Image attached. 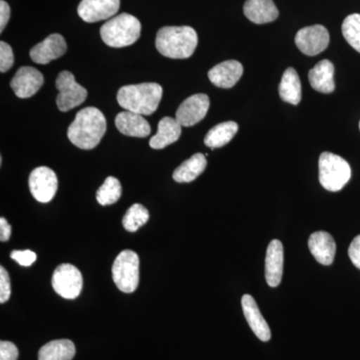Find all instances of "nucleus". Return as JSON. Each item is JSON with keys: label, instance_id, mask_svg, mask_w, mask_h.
Here are the masks:
<instances>
[{"label": "nucleus", "instance_id": "obj_1", "mask_svg": "<svg viewBox=\"0 0 360 360\" xmlns=\"http://www.w3.org/2000/svg\"><path fill=\"white\" fill-rule=\"evenodd\" d=\"M105 116L96 108L78 111L68 130V137L73 146L80 149H94L98 146L106 132Z\"/></svg>", "mask_w": 360, "mask_h": 360}, {"label": "nucleus", "instance_id": "obj_2", "mask_svg": "<svg viewBox=\"0 0 360 360\" xmlns=\"http://www.w3.org/2000/svg\"><path fill=\"white\" fill-rule=\"evenodd\" d=\"M198 44V33L191 26H165L156 34V49L165 58H191Z\"/></svg>", "mask_w": 360, "mask_h": 360}, {"label": "nucleus", "instance_id": "obj_3", "mask_svg": "<svg viewBox=\"0 0 360 360\" xmlns=\"http://www.w3.org/2000/svg\"><path fill=\"white\" fill-rule=\"evenodd\" d=\"M162 94V87L153 82L125 85L118 90L117 101L125 110L150 115L158 110Z\"/></svg>", "mask_w": 360, "mask_h": 360}, {"label": "nucleus", "instance_id": "obj_4", "mask_svg": "<svg viewBox=\"0 0 360 360\" xmlns=\"http://www.w3.org/2000/svg\"><path fill=\"white\" fill-rule=\"evenodd\" d=\"M141 21L129 13L115 16L101 28V37L104 44L115 49L134 44L141 37Z\"/></svg>", "mask_w": 360, "mask_h": 360}, {"label": "nucleus", "instance_id": "obj_5", "mask_svg": "<svg viewBox=\"0 0 360 360\" xmlns=\"http://www.w3.org/2000/svg\"><path fill=\"white\" fill-rule=\"evenodd\" d=\"M319 182L326 191H340L350 177L352 168L347 160L331 153H323L319 158Z\"/></svg>", "mask_w": 360, "mask_h": 360}, {"label": "nucleus", "instance_id": "obj_6", "mask_svg": "<svg viewBox=\"0 0 360 360\" xmlns=\"http://www.w3.org/2000/svg\"><path fill=\"white\" fill-rule=\"evenodd\" d=\"M112 277L118 290L124 293L136 290L139 283V257L132 250H123L115 258Z\"/></svg>", "mask_w": 360, "mask_h": 360}, {"label": "nucleus", "instance_id": "obj_7", "mask_svg": "<svg viewBox=\"0 0 360 360\" xmlns=\"http://www.w3.org/2000/svg\"><path fill=\"white\" fill-rule=\"evenodd\" d=\"M59 94L56 98L58 110L66 112L86 101L87 90L78 84L70 71L59 73L56 82Z\"/></svg>", "mask_w": 360, "mask_h": 360}, {"label": "nucleus", "instance_id": "obj_8", "mask_svg": "<svg viewBox=\"0 0 360 360\" xmlns=\"http://www.w3.org/2000/svg\"><path fill=\"white\" fill-rule=\"evenodd\" d=\"M54 291L65 300H75L84 286L82 272L75 265L63 264L54 270L51 281Z\"/></svg>", "mask_w": 360, "mask_h": 360}, {"label": "nucleus", "instance_id": "obj_9", "mask_svg": "<svg viewBox=\"0 0 360 360\" xmlns=\"http://www.w3.org/2000/svg\"><path fill=\"white\" fill-rule=\"evenodd\" d=\"M28 184L33 198L39 202L46 203L56 196L58 180L51 168L40 167L32 170Z\"/></svg>", "mask_w": 360, "mask_h": 360}, {"label": "nucleus", "instance_id": "obj_10", "mask_svg": "<svg viewBox=\"0 0 360 360\" xmlns=\"http://www.w3.org/2000/svg\"><path fill=\"white\" fill-rule=\"evenodd\" d=\"M295 44L305 56H317L328 49L329 33L323 25L307 26L296 33Z\"/></svg>", "mask_w": 360, "mask_h": 360}, {"label": "nucleus", "instance_id": "obj_11", "mask_svg": "<svg viewBox=\"0 0 360 360\" xmlns=\"http://www.w3.org/2000/svg\"><path fill=\"white\" fill-rule=\"evenodd\" d=\"M210 104V97L206 94H194L180 104L175 120L181 127H193L207 115Z\"/></svg>", "mask_w": 360, "mask_h": 360}, {"label": "nucleus", "instance_id": "obj_12", "mask_svg": "<svg viewBox=\"0 0 360 360\" xmlns=\"http://www.w3.org/2000/svg\"><path fill=\"white\" fill-rule=\"evenodd\" d=\"M120 0H82L77 13L85 22L106 20L120 11Z\"/></svg>", "mask_w": 360, "mask_h": 360}, {"label": "nucleus", "instance_id": "obj_13", "mask_svg": "<svg viewBox=\"0 0 360 360\" xmlns=\"http://www.w3.org/2000/svg\"><path fill=\"white\" fill-rule=\"evenodd\" d=\"M44 84V77L40 71L32 66H22L11 79V86L20 98H30L34 96Z\"/></svg>", "mask_w": 360, "mask_h": 360}, {"label": "nucleus", "instance_id": "obj_14", "mask_svg": "<svg viewBox=\"0 0 360 360\" xmlns=\"http://www.w3.org/2000/svg\"><path fill=\"white\" fill-rule=\"evenodd\" d=\"M68 51L65 37L58 33H53L44 41L35 45L30 51V58L39 65H47L54 59L61 58Z\"/></svg>", "mask_w": 360, "mask_h": 360}, {"label": "nucleus", "instance_id": "obj_15", "mask_svg": "<svg viewBox=\"0 0 360 360\" xmlns=\"http://www.w3.org/2000/svg\"><path fill=\"white\" fill-rule=\"evenodd\" d=\"M283 274V246L274 239L269 243L265 257V279L270 288H276L281 283Z\"/></svg>", "mask_w": 360, "mask_h": 360}, {"label": "nucleus", "instance_id": "obj_16", "mask_svg": "<svg viewBox=\"0 0 360 360\" xmlns=\"http://www.w3.org/2000/svg\"><path fill=\"white\" fill-rule=\"evenodd\" d=\"M243 75V66L236 60H227L208 71V78L215 86L231 89Z\"/></svg>", "mask_w": 360, "mask_h": 360}, {"label": "nucleus", "instance_id": "obj_17", "mask_svg": "<svg viewBox=\"0 0 360 360\" xmlns=\"http://www.w3.org/2000/svg\"><path fill=\"white\" fill-rule=\"evenodd\" d=\"M241 307H243V314L248 324H250L251 330L260 340L269 341L271 338V331L262 312L258 309L257 303L255 298L250 295H245L241 300Z\"/></svg>", "mask_w": 360, "mask_h": 360}, {"label": "nucleus", "instance_id": "obj_18", "mask_svg": "<svg viewBox=\"0 0 360 360\" xmlns=\"http://www.w3.org/2000/svg\"><path fill=\"white\" fill-rule=\"evenodd\" d=\"M310 252L322 265L333 264L336 252L335 240L326 231H316L309 239Z\"/></svg>", "mask_w": 360, "mask_h": 360}, {"label": "nucleus", "instance_id": "obj_19", "mask_svg": "<svg viewBox=\"0 0 360 360\" xmlns=\"http://www.w3.org/2000/svg\"><path fill=\"white\" fill-rule=\"evenodd\" d=\"M115 125L122 134L131 137H146L150 134V125L148 120L139 113L123 111L115 117Z\"/></svg>", "mask_w": 360, "mask_h": 360}, {"label": "nucleus", "instance_id": "obj_20", "mask_svg": "<svg viewBox=\"0 0 360 360\" xmlns=\"http://www.w3.org/2000/svg\"><path fill=\"white\" fill-rule=\"evenodd\" d=\"M309 84L312 89L321 94L335 91V65L328 59L319 61L309 72Z\"/></svg>", "mask_w": 360, "mask_h": 360}, {"label": "nucleus", "instance_id": "obj_21", "mask_svg": "<svg viewBox=\"0 0 360 360\" xmlns=\"http://www.w3.org/2000/svg\"><path fill=\"white\" fill-rule=\"evenodd\" d=\"M243 13L251 22L257 25L272 22L279 15L274 0H246Z\"/></svg>", "mask_w": 360, "mask_h": 360}, {"label": "nucleus", "instance_id": "obj_22", "mask_svg": "<svg viewBox=\"0 0 360 360\" xmlns=\"http://www.w3.org/2000/svg\"><path fill=\"white\" fill-rule=\"evenodd\" d=\"M181 125L175 118L163 117L158 123V134L151 137L149 146L153 149H162L179 141Z\"/></svg>", "mask_w": 360, "mask_h": 360}, {"label": "nucleus", "instance_id": "obj_23", "mask_svg": "<svg viewBox=\"0 0 360 360\" xmlns=\"http://www.w3.org/2000/svg\"><path fill=\"white\" fill-rule=\"evenodd\" d=\"M202 153H196L174 170V179L179 184L193 181L205 172L207 161Z\"/></svg>", "mask_w": 360, "mask_h": 360}, {"label": "nucleus", "instance_id": "obj_24", "mask_svg": "<svg viewBox=\"0 0 360 360\" xmlns=\"http://www.w3.org/2000/svg\"><path fill=\"white\" fill-rule=\"evenodd\" d=\"M279 96L285 103L297 105L302 101V84L295 68H290L284 71L281 84Z\"/></svg>", "mask_w": 360, "mask_h": 360}, {"label": "nucleus", "instance_id": "obj_25", "mask_svg": "<svg viewBox=\"0 0 360 360\" xmlns=\"http://www.w3.org/2000/svg\"><path fill=\"white\" fill-rule=\"evenodd\" d=\"M75 347L68 340H52L46 343L39 352V360H72Z\"/></svg>", "mask_w": 360, "mask_h": 360}, {"label": "nucleus", "instance_id": "obj_26", "mask_svg": "<svg viewBox=\"0 0 360 360\" xmlns=\"http://www.w3.org/2000/svg\"><path fill=\"white\" fill-rule=\"evenodd\" d=\"M238 124L234 122L219 123L207 132L205 139L206 146L212 149L226 146L238 134Z\"/></svg>", "mask_w": 360, "mask_h": 360}, {"label": "nucleus", "instance_id": "obj_27", "mask_svg": "<svg viewBox=\"0 0 360 360\" xmlns=\"http://www.w3.org/2000/svg\"><path fill=\"white\" fill-rule=\"evenodd\" d=\"M122 188L120 180L108 176L96 193V200L101 205H110L117 202L122 196Z\"/></svg>", "mask_w": 360, "mask_h": 360}, {"label": "nucleus", "instance_id": "obj_28", "mask_svg": "<svg viewBox=\"0 0 360 360\" xmlns=\"http://www.w3.org/2000/svg\"><path fill=\"white\" fill-rule=\"evenodd\" d=\"M149 219L148 210L143 205L135 203L123 217V227L129 232H135L143 226Z\"/></svg>", "mask_w": 360, "mask_h": 360}, {"label": "nucleus", "instance_id": "obj_29", "mask_svg": "<svg viewBox=\"0 0 360 360\" xmlns=\"http://www.w3.org/2000/svg\"><path fill=\"white\" fill-rule=\"evenodd\" d=\"M342 34L350 46L360 53V14L348 15L342 23Z\"/></svg>", "mask_w": 360, "mask_h": 360}, {"label": "nucleus", "instance_id": "obj_30", "mask_svg": "<svg viewBox=\"0 0 360 360\" xmlns=\"http://www.w3.org/2000/svg\"><path fill=\"white\" fill-rule=\"evenodd\" d=\"M14 56L13 49L6 42H0V72L4 73L13 68Z\"/></svg>", "mask_w": 360, "mask_h": 360}, {"label": "nucleus", "instance_id": "obj_31", "mask_svg": "<svg viewBox=\"0 0 360 360\" xmlns=\"http://www.w3.org/2000/svg\"><path fill=\"white\" fill-rule=\"evenodd\" d=\"M11 295V278L4 266L0 267V303L6 302Z\"/></svg>", "mask_w": 360, "mask_h": 360}, {"label": "nucleus", "instance_id": "obj_32", "mask_svg": "<svg viewBox=\"0 0 360 360\" xmlns=\"http://www.w3.org/2000/svg\"><path fill=\"white\" fill-rule=\"evenodd\" d=\"M11 257L22 266H30L37 262V253L32 250H14Z\"/></svg>", "mask_w": 360, "mask_h": 360}, {"label": "nucleus", "instance_id": "obj_33", "mask_svg": "<svg viewBox=\"0 0 360 360\" xmlns=\"http://www.w3.org/2000/svg\"><path fill=\"white\" fill-rule=\"evenodd\" d=\"M18 349L9 341H1L0 342V360H18Z\"/></svg>", "mask_w": 360, "mask_h": 360}, {"label": "nucleus", "instance_id": "obj_34", "mask_svg": "<svg viewBox=\"0 0 360 360\" xmlns=\"http://www.w3.org/2000/svg\"><path fill=\"white\" fill-rule=\"evenodd\" d=\"M348 255H349L350 260H352L354 266L360 269V236H356L350 243L349 248H348Z\"/></svg>", "mask_w": 360, "mask_h": 360}, {"label": "nucleus", "instance_id": "obj_35", "mask_svg": "<svg viewBox=\"0 0 360 360\" xmlns=\"http://www.w3.org/2000/svg\"><path fill=\"white\" fill-rule=\"evenodd\" d=\"M11 18V7L4 0L0 1V32H4Z\"/></svg>", "mask_w": 360, "mask_h": 360}, {"label": "nucleus", "instance_id": "obj_36", "mask_svg": "<svg viewBox=\"0 0 360 360\" xmlns=\"http://www.w3.org/2000/svg\"><path fill=\"white\" fill-rule=\"evenodd\" d=\"M11 231H13V229H11V224L7 222L4 217H1L0 219V240L2 243L8 240L11 238Z\"/></svg>", "mask_w": 360, "mask_h": 360}, {"label": "nucleus", "instance_id": "obj_37", "mask_svg": "<svg viewBox=\"0 0 360 360\" xmlns=\"http://www.w3.org/2000/svg\"><path fill=\"white\" fill-rule=\"evenodd\" d=\"M359 127H360V123H359Z\"/></svg>", "mask_w": 360, "mask_h": 360}]
</instances>
